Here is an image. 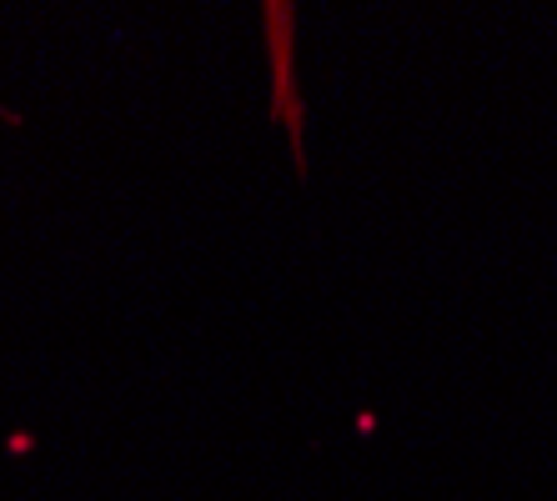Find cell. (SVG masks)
Segmentation results:
<instances>
[{"instance_id": "1", "label": "cell", "mask_w": 557, "mask_h": 501, "mask_svg": "<svg viewBox=\"0 0 557 501\" xmlns=\"http://www.w3.org/2000/svg\"><path fill=\"white\" fill-rule=\"evenodd\" d=\"M267 36H272L276 121H286L292 155H297V171H301V105H297V80H292V11H286V5H272V11H267Z\"/></svg>"}]
</instances>
